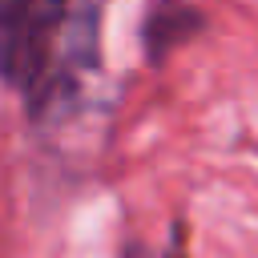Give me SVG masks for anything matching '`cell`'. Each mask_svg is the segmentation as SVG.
<instances>
[{
  "label": "cell",
  "mask_w": 258,
  "mask_h": 258,
  "mask_svg": "<svg viewBox=\"0 0 258 258\" xmlns=\"http://www.w3.org/2000/svg\"><path fill=\"white\" fill-rule=\"evenodd\" d=\"M125 258H149V254H145L141 246H129V250H125Z\"/></svg>",
  "instance_id": "cell-4"
},
{
  "label": "cell",
  "mask_w": 258,
  "mask_h": 258,
  "mask_svg": "<svg viewBox=\"0 0 258 258\" xmlns=\"http://www.w3.org/2000/svg\"><path fill=\"white\" fill-rule=\"evenodd\" d=\"M109 0H60V28H56V64L44 89L28 101L36 113L56 105L77 89L81 77L101 69V24H105Z\"/></svg>",
  "instance_id": "cell-2"
},
{
  "label": "cell",
  "mask_w": 258,
  "mask_h": 258,
  "mask_svg": "<svg viewBox=\"0 0 258 258\" xmlns=\"http://www.w3.org/2000/svg\"><path fill=\"white\" fill-rule=\"evenodd\" d=\"M60 0H0V81L28 93L44 89L56 64Z\"/></svg>",
  "instance_id": "cell-1"
},
{
  "label": "cell",
  "mask_w": 258,
  "mask_h": 258,
  "mask_svg": "<svg viewBox=\"0 0 258 258\" xmlns=\"http://www.w3.org/2000/svg\"><path fill=\"white\" fill-rule=\"evenodd\" d=\"M198 28H202L198 8H189L185 0H157L149 20H145V52H149V60H165Z\"/></svg>",
  "instance_id": "cell-3"
}]
</instances>
